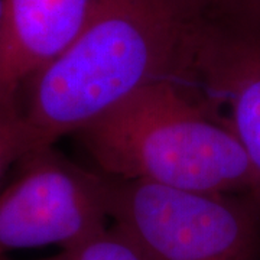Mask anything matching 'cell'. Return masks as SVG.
Returning a JSON list of instances; mask_svg holds the SVG:
<instances>
[{
  "instance_id": "obj_1",
  "label": "cell",
  "mask_w": 260,
  "mask_h": 260,
  "mask_svg": "<svg viewBox=\"0 0 260 260\" xmlns=\"http://www.w3.org/2000/svg\"><path fill=\"white\" fill-rule=\"evenodd\" d=\"M203 28L195 0H93L74 41L20 95L38 148L75 135L149 84L182 74Z\"/></svg>"
},
{
  "instance_id": "obj_4",
  "label": "cell",
  "mask_w": 260,
  "mask_h": 260,
  "mask_svg": "<svg viewBox=\"0 0 260 260\" xmlns=\"http://www.w3.org/2000/svg\"><path fill=\"white\" fill-rule=\"evenodd\" d=\"M0 191V259L15 250L70 247L110 224V182L52 146L29 152Z\"/></svg>"
},
{
  "instance_id": "obj_9",
  "label": "cell",
  "mask_w": 260,
  "mask_h": 260,
  "mask_svg": "<svg viewBox=\"0 0 260 260\" xmlns=\"http://www.w3.org/2000/svg\"><path fill=\"white\" fill-rule=\"evenodd\" d=\"M2 6H3V0H0V18H2Z\"/></svg>"
},
{
  "instance_id": "obj_6",
  "label": "cell",
  "mask_w": 260,
  "mask_h": 260,
  "mask_svg": "<svg viewBox=\"0 0 260 260\" xmlns=\"http://www.w3.org/2000/svg\"><path fill=\"white\" fill-rule=\"evenodd\" d=\"M93 0H3L0 107L18 106L23 88L62 54L83 28Z\"/></svg>"
},
{
  "instance_id": "obj_7",
  "label": "cell",
  "mask_w": 260,
  "mask_h": 260,
  "mask_svg": "<svg viewBox=\"0 0 260 260\" xmlns=\"http://www.w3.org/2000/svg\"><path fill=\"white\" fill-rule=\"evenodd\" d=\"M37 260H142V257L129 239L110 223L81 242L59 249L56 254Z\"/></svg>"
},
{
  "instance_id": "obj_5",
  "label": "cell",
  "mask_w": 260,
  "mask_h": 260,
  "mask_svg": "<svg viewBox=\"0 0 260 260\" xmlns=\"http://www.w3.org/2000/svg\"><path fill=\"white\" fill-rule=\"evenodd\" d=\"M188 74L201 80L218 119L240 142L260 200V34H220L205 25ZM215 112V113H217ZM214 113V114H215Z\"/></svg>"
},
{
  "instance_id": "obj_8",
  "label": "cell",
  "mask_w": 260,
  "mask_h": 260,
  "mask_svg": "<svg viewBox=\"0 0 260 260\" xmlns=\"http://www.w3.org/2000/svg\"><path fill=\"white\" fill-rule=\"evenodd\" d=\"M38 145L20 107H0V179Z\"/></svg>"
},
{
  "instance_id": "obj_3",
  "label": "cell",
  "mask_w": 260,
  "mask_h": 260,
  "mask_svg": "<svg viewBox=\"0 0 260 260\" xmlns=\"http://www.w3.org/2000/svg\"><path fill=\"white\" fill-rule=\"evenodd\" d=\"M110 223L142 260H260V200L109 177Z\"/></svg>"
},
{
  "instance_id": "obj_2",
  "label": "cell",
  "mask_w": 260,
  "mask_h": 260,
  "mask_svg": "<svg viewBox=\"0 0 260 260\" xmlns=\"http://www.w3.org/2000/svg\"><path fill=\"white\" fill-rule=\"evenodd\" d=\"M75 136L107 177L256 195L250 160L234 133L172 78L140 88Z\"/></svg>"
}]
</instances>
